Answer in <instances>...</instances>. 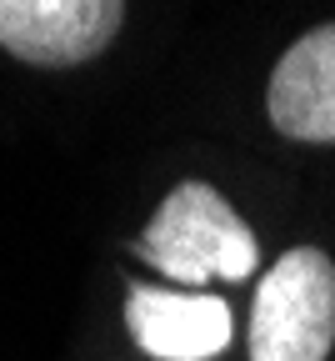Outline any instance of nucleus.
Instances as JSON below:
<instances>
[{"label":"nucleus","mask_w":335,"mask_h":361,"mask_svg":"<svg viewBox=\"0 0 335 361\" xmlns=\"http://www.w3.org/2000/svg\"><path fill=\"white\" fill-rule=\"evenodd\" d=\"M135 256H146L175 286L201 291L206 281H246L255 271V236L235 216V206L206 186V180H180L160 201L151 226L140 231Z\"/></svg>","instance_id":"f257e3e1"},{"label":"nucleus","mask_w":335,"mask_h":361,"mask_svg":"<svg viewBox=\"0 0 335 361\" xmlns=\"http://www.w3.org/2000/svg\"><path fill=\"white\" fill-rule=\"evenodd\" d=\"M330 346H335V261L315 246H296L255 286L251 361H325Z\"/></svg>","instance_id":"f03ea898"},{"label":"nucleus","mask_w":335,"mask_h":361,"mask_svg":"<svg viewBox=\"0 0 335 361\" xmlns=\"http://www.w3.org/2000/svg\"><path fill=\"white\" fill-rule=\"evenodd\" d=\"M120 0H0V45L30 66H80L120 30Z\"/></svg>","instance_id":"7ed1b4c3"},{"label":"nucleus","mask_w":335,"mask_h":361,"mask_svg":"<svg viewBox=\"0 0 335 361\" xmlns=\"http://www.w3.org/2000/svg\"><path fill=\"white\" fill-rule=\"evenodd\" d=\"M125 326L140 351L156 361H210L230 346V306L201 291L170 286H130Z\"/></svg>","instance_id":"20e7f679"},{"label":"nucleus","mask_w":335,"mask_h":361,"mask_svg":"<svg viewBox=\"0 0 335 361\" xmlns=\"http://www.w3.org/2000/svg\"><path fill=\"white\" fill-rule=\"evenodd\" d=\"M265 111L291 141H335V25H315L280 56Z\"/></svg>","instance_id":"39448f33"}]
</instances>
